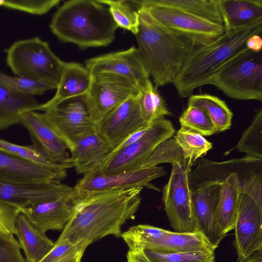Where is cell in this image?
Masks as SVG:
<instances>
[{"label":"cell","mask_w":262,"mask_h":262,"mask_svg":"<svg viewBox=\"0 0 262 262\" xmlns=\"http://www.w3.org/2000/svg\"><path fill=\"white\" fill-rule=\"evenodd\" d=\"M138 103L142 116L147 123H151L165 116L171 115L163 98L148 78L141 86Z\"/></svg>","instance_id":"obj_29"},{"label":"cell","mask_w":262,"mask_h":262,"mask_svg":"<svg viewBox=\"0 0 262 262\" xmlns=\"http://www.w3.org/2000/svg\"><path fill=\"white\" fill-rule=\"evenodd\" d=\"M89 245L84 240L76 242L67 239L56 241L52 249L39 262H81Z\"/></svg>","instance_id":"obj_37"},{"label":"cell","mask_w":262,"mask_h":262,"mask_svg":"<svg viewBox=\"0 0 262 262\" xmlns=\"http://www.w3.org/2000/svg\"><path fill=\"white\" fill-rule=\"evenodd\" d=\"M49 27L60 41L82 49L108 46L118 28L108 7L93 0L65 2L54 14Z\"/></svg>","instance_id":"obj_2"},{"label":"cell","mask_w":262,"mask_h":262,"mask_svg":"<svg viewBox=\"0 0 262 262\" xmlns=\"http://www.w3.org/2000/svg\"><path fill=\"white\" fill-rule=\"evenodd\" d=\"M151 123L142 116L138 95L129 97L105 116L96 125V131L112 152L130 135Z\"/></svg>","instance_id":"obj_14"},{"label":"cell","mask_w":262,"mask_h":262,"mask_svg":"<svg viewBox=\"0 0 262 262\" xmlns=\"http://www.w3.org/2000/svg\"><path fill=\"white\" fill-rule=\"evenodd\" d=\"M143 188L106 192L74 204L72 215L57 241L91 244L108 235L120 237L122 226L134 217L141 204Z\"/></svg>","instance_id":"obj_1"},{"label":"cell","mask_w":262,"mask_h":262,"mask_svg":"<svg viewBox=\"0 0 262 262\" xmlns=\"http://www.w3.org/2000/svg\"><path fill=\"white\" fill-rule=\"evenodd\" d=\"M175 133L172 123L162 118L152 122L137 141L112 151L88 173L109 174L139 169L152 151Z\"/></svg>","instance_id":"obj_8"},{"label":"cell","mask_w":262,"mask_h":262,"mask_svg":"<svg viewBox=\"0 0 262 262\" xmlns=\"http://www.w3.org/2000/svg\"><path fill=\"white\" fill-rule=\"evenodd\" d=\"M72 191V187L60 182L20 184L0 181V201L20 211L35 204L70 195Z\"/></svg>","instance_id":"obj_18"},{"label":"cell","mask_w":262,"mask_h":262,"mask_svg":"<svg viewBox=\"0 0 262 262\" xmlns=\"http://www.w3.org/2000/svg\"><path fill=\"white\" fill-rule=\"evenodd\" d=\"M173 138L182 149L184 158L193 162L212 147V143L203 136L184 126H181Z\"/></svg>","instance_id":"obj_33"},{"label":"cell","mask_w":262,"mask_h":262,"mask_svg":"<svg viewBox=\"0 0 262 262\" xmlns=\"http://www.w3.org/2000/svg\"><path fill=\"white\" fill-rule=\"evenodd\" d=\"M85 67L91 75L107 73L128 78L141 86L149 74L135 47L90 58Z\"/></svg>","instance_id":"obj_17"},{"label":"cell","mask_w":262,"mask_h":262,"mask_svg":"<svg viewBox=\"0 0 262 262\" xmlns=\"http://www.w3.org/2000/svg\"><path fill=\"white\" fill-rule=\"evenodd\" d=\"M15 235L24 252L26 262H39L52 249L55 243L23 213L15 221Z\"/></svg>","instance_id":"obj_24"},{"label":"cell","mask_w":262,"mask_h":262,"mask_svg":"<svg viewBox=\"0 0 262 262\" xmlns=\"http://www.w3.org/2000/svg\"><path fill=\"white\" fill-rule=\"evenodd\" d=\"M107 6L118 27L127 30L135 35L140 25L138 9L133 1L97 0Z\"/></svg>","instance_id":"obj_32"},{"label":"cell","mask_w":262,"mask_h":262,"mask_svg":"<svg viewBox=\"0 0 262 262\" xmlns=\"http://www.w3.org/2000/svg\"><path fill=\"white\" fill-rule=\"evenodd\" d=\"M193 163L190 159L172 163L169 181L163 187L165 211L170 226L177 232L195 231L189 182Z\"/></svg>","instance_id":"obj_10"},{"label":"cell","mask_w":262,"mask_h":262,"mask_svg":"<svg viewBox=\"0 0 262 262\" xmlns=\"http://www.w3.org/2000/svg\"><path fill=\"white\" fill-rule=\"evenodd\" d=\"M0 84L18 94L34 96L57 89V84L23 77H13L0 72Z\"/></svg>","instance_id":"obj_36"},{"label":"cell","mask_w":262,"mask_h":262,"mask_svg":"<svg viewBox=\"0 0 262 262\" xmlns=\"http://www.w3.org/2000/svg\"><path fill=\"white\" fill-rule=\"evenodd\" d=\"M237 261L262 251V174L254 172L241 180L239 203L235 225Z\"/></svg>","instance_id":"obj_5"},{"label":"cell","mask_w":262,"mask_h":262,"mask_svg":"<svg viewBox=\"0 0 262 262\" xmlns=\"http://www.w3.org/2000/svg\"><path fill=\"white\" fill-rule=\"evenodd\" d=\"M151 262H214V251L202 250L183 253H164L143 249Z\"/></svg>","instance_id":"obj_39"},{"label":"cell","mask_w":262,"mask_h":262,"mask_svg":"<svg viewBox=\"0 0 262 262\" xmlns=\"http://www.w3.org/2000/svg\"><path fill=\"white\" fill-rule=\"evenodd\" d=\"M67 169L34 164L0 149V181L20 184L60 182L67 177Z\"/></svg>","instance_id":"obj_19"},{"label":"cell","mask_w":262,"mask_h":262,"mask_svg":"<svg viewBox=\"0 0 262 262\" xmlns=\"http://www.w3.org/2000/svg\"><path fill=\"white\" fill-rule=\"evenodd\" d=\"M15 237L0 238V262H26Z\"/></svg>","instance_id":"obj_43"},{"label":"cell","mask_w":262,"mask_h":262,"mask_svg":"<svg viewBox=\"0 0 262 262\" xmlns=\"http://www.w3.org/2000/svg\"><path fill=\"white\" fill-rule=\"evenodd\" d=\"M86 95L66 99L42 111L69 150L80 139L96 130L88 108Z\"/></svg>","instance_id":"obj_13"},{"label":"cell","mask_w":262,"mask_h":262,"mask_svg":"<svg viewBox=\"0 0 262 262\" xmlns=\"http://www.w3.org/2000/svg\"><path fill=\"white\" fill-rule=\"evenodd\" d=\"M262 251L254 253L246 260L237 262H262Z\"/></svg>","instance_id":"obj_46"},{"label":"cell","mask_w":262,"mask_h":262,"mask_svg":"<svg viewBox=\"0 0 262 262\" xmlns=\"http://www.w3.org/2000/svg\"><path fill=\"white\" fill-rule=\"evenodd\" d=\"M236 148L247 156L262 160V109L256 113L249 126L242 133Z\"/></svg>","instance_id":"obj_34"},{"label":"cell","mask_w":262,"mask_h":262,"mask_svg":"<svg viewBox=\"0 0 262 262\" xmlns=\"http://www.w3.org/2000/svg\"><path fill=\"white\" fill-rule=\"evenodd\" d=\"M59 0H0V6L35 15H42L57 6Z\"/></svg>","instance_id":"obj_41"},{"label":"cell","mask_w":262,"mask_h":262,"mask_svg":"<svg viewBox=\"0 0 262 262\" xmlns=\"http://www.w3.org/2000/svg\"><path fill=\"white\" fill-rule=\"evenodd\" d=\"M216 248L200 232H169L152 250L164 253H183Z\"/></svg>","instance_id":"obj_27"},{"label":"cell","mask_w":262,"mask_h":262,"mask_svg":"<svg viewBox=\"0 0 262 262\" xmlns=\"http://www.w3.org/2000/svg\"><path fill=\"white\" fill-rule=\"evenodd\" d=\"M153 3L172 7L212 23L223 25L218 0H150Z\"/></svg>","instance_id":"obj_30"},{"label":"cell","mask_w":262,"mask_h":262,"mask_svg":"<svg viewBox=\"0 0 262 262\" xmlns=\"http://www.w3.org/2000/svg\"><path fill=\"white\" fill-rule=\"evenodd\" d=\"M92 75L85 67L74 62H64L61 74L54 97L38 111L55 105L66 99L85 95L89 89Z\"/></svg>","instance_id":"obj_22"},{"label":"cell","mask_w":262,"mask_h":262,"mask_svg":"<svg viewBox=\"0 0 262 262\" xmlns=\"http://www.w3.org/2000/svg\"><path fill=\"white\" fill-rule=\"evenodd\" d=\"M188 105L204 109L216 132L225 131L230 128L233 113L226 102L219 97L207 94L191 95L189 97Z\"/></svg>","instance_id":"obj_28"},{"label":"cell","mask_w":262,"mask_h":262,"mask_svg":"<svg viewBox=\"0 0 262 262\" xmlns=\"http://www.w3.org/2000/svg\"><path fill=\"white\" fill-rule=\"evenodd\" d=\"M210 84L233 99L261 101V52L244 49L219 70Z\"/></svg>","instance_id":"obj_6"},{"label":"cell","mask_w":262,"mask_h":262,"mask_svg":"<svg viewBox=\"0 0 262 262\" xmlns=\"http://www.w3.org/2000/svg\"><path fill=\"white\" fill-rule=\"evenodd\" d=\"M183 159H185L182 149L174 138H170L161 143L152 151L140 169L155 167L163 163L171 164Z\"/></svg>","instance_id":"obj_40"},{"label":"cell","mask_w":262,"mask_h":262,"mask_svg":"<svg viewBox=\"0 0 262 262\" xmlns=\"http://www.w3.org/2000/svg\"><path fill=\"white\" fill-rule=\"evenodd\" d=\"M19 124L27 129L37 149L56 162L72 165L67 143L53 129L43 113L26 112L21 115Z\"/></svg>","instance_id":"obj_16"},{"label":"cell","mask_w":262,"mask_h":262,"mask_svg":"<svg viewBox=\"0 0 262 262\" xmlns=\"http://www.w3.org/2000/svg\"><path fill=\"white\" fill-rule=\"evenodd\" d=\"M141 85L112 73L92 75L85 99L91 119L97 125L105 116L130 97L138 96Z\"/></svg>","instance_id":"obj_11"},{"label":"cell","mask_w":262,"mask_h":262,"mask_svg":"<svg viewBox=\"0 0 262 262\" xmlns=\"http://www.w3.org/2000/svg\"><path fill=\"white\" fill-rule=\"evenodd\" d=\"M134 2L138 9L146 12L155 22L197 46L208 45L225 32L223 25L182 10L157 5L150 0Z\"/></svg>","instance_id":"obj_9"},{"label":"cell","mask_w":262,"mask_h":262,"mask_svg":"<svg viewBox=\"0 0 262 262\" xmlns=\"http://www.w3.org/2000/svg\"><path fill=\"white\" fill-rule=\"evenodd\" d=\"M20 212L17 207L0 201V238L14 237L15 221Z\"/></svg>","instance_id":"obj_42"},{"label":"cell","mask_w":262,"mask_h":262,"mask_svg":"<svg viewBox=\"0 0 262 262\" xmlns=\"http://www.w3.org/2000/svg\"><path fill=\"white\" fill-rule=\"evenodd\" d=\"M262 20L225 32L215 41L196 46L187 57L173 84L181 98L192 95L197 88L210 84L219 70L232 57L246 48L247 39L261 34Z\"/></svg>","instance_id":"obj_3"},{"label":"cell","mask_w":262,"mask_h":262,"mask_svg":"<svg viewBox=\"0 0 262 262\" xmlns=\"http://www.w3.org/2000/svg\"><path fill=\"white\" fill-rule=\"evenodd\" d=\"M69 150L73 167L78 174H83L93 170L111 153L108 145L96 130L80 139Z\"/></svg>","instance_id":"obj_23"},{"label":"cell","mask_w":262,"mask_h":262,"mask_svg":"<svg viewBox=\"0 0 262 262\" xmlns=\"http://www.w3.org/2000/svg\"><path fill=\"white\" fill-rule=\"evenodd\" d=\"M181 126L192 129L202 136L216 133L208 114L202 107L188 105L179 118Z\"/></svg>","instance_id":"obj_38"},{"label":"cell","mask_w":262,"mask_h":262,"mask_svg":"<svg viewBox=\"0 0 262 262\" xmlns=\"http://www.w3.org/2000/svg\"><path fill=\"white\" fill-rule=\"evenodd\" d=\"M166 173L163 167L157 166L120 173H86L72 188L70 197L75 204L106 192L144 187Z\"/></svg>","instance_id":"obj_12"},{"label":"cell","mask_w":262,"mask_h":262,"mask_svg":"<svg viewBox=\"0 0 262 262\" xmlns=\"http://www.w3.org/2000/svg\"><path fill=\"white\" fill-rule=\"evenodd\" d=\"M126 257L127 262H151L142 249L129 250Z\"/></svg>","instance_id":"obj_44"},{"label":"cell","mask_w":262,"mask_h":262,"mask_svg":"<svg viewBox=\"0 0 262 262\" xmlns=\"http://www.w3.org/2000/svg\"><path fill=\"white\" fill-rule=\"evenodd\" d=\"M225 32L262 20V0H218Z\"/></svg>","instance_id":"obj_25"},{"label":"cell","mask_w":262,"mask_h":262,"mask_svg":"<svg viewBox=\"0 0 262 262\" xmlns=\"http://www.w3.org/2000/svg\"><path fill=\"white\" fill-rule=\"evenodd\" d=\"M241 180L238 173L231 172L221 181L215 224L219 234L223 238L235 227L239 207Z\"/></svg>","instance_id":"obj_21"},{"label":"cell","mask_w":262,"mask_h":262,"mask_svg":"<svg viewBox=\"0 0 262 262\" xmlns=\"http://www.w3.org/2000/svg\"><path fill=\"white\" fill-rule=\"evenodd\" d=\"M138 12L140 25L135 35L138 54L156 87L172 83L197 45L158 24L142 10Z\"/></svg>","instance_id":"obj_4"},{"label":"cell","mask_w":262,"mask_h":262,"mask_svg":"<svg viewBox=\"0 0 262 262\" xmlns=\"http://www.w3.org/2000/svg\"><path fill=\"white\" fill-rule=\"evenodd\" d=\"M40 104L34 97L15 93L0 84V129L19 124L22 114L38 111Z\"/></svg>","instance_id":"obj_26"},{"label":"cell","mask_w":262,"mask_h":262,"mask_svg":"<svg viewBox=\"0 0 262 262\" xmlns=\"http://www.w3.org/2000/svg\"><path fill=\"white\" fill-rule=\"evenodd\" d=\"M71 195L35 204L22 209L24 213L42 231L63 230L74 210Z\"/></svg>","instance_id":"obj_20"},{"label":"cell","mask_w":262,"mask_h":262,"mask_svg":"<svg viewBox=\"0 0 262 262\" xmlns=\"http://www.w3.org/2000/svg\"><path fill=\"white\" fill-rule=\"evenodd\" d=\"M6 63L17 76L58 85L64 61L38 37L14 42L6 50Z\"/></svg>","instance_id":"obj_7"},{"label":"cell","mask_w":262,"mask_h":262,"mask_svg":"<svg viewBox=\"0 0 262 262\" xmlns=\"http://www.w3.org/2000/svg\"><path fill=\"white\" fill-rule=\"evenodd\" d=\"M221 181L203 182L191 189L194 226L216 249L223 237L217 232L215 215Z\"/></svg>","instance_id":"obj_15"},{"label":"cell","mask_w":262,"mask_h":262,"mask_svg":"<svg viewBox=\"0 0 262 262\" xmlns=\"http://www.w3.org/2000/svg\"><path fill=\"white\" fill-rule=\"evenodd\" d=\"M169 230L148 225L130 227L122 232L120 236L126 243L129 250H154Z\"/></svg>","instance_id":"obj_31"},{"label":"cell","mask_w":262,"mask_h":262,"mask_svg":"<svg viewBox=\"0 0 262 262\" xmlns=\"http://www.w3.org/2000/svg\"><path fill=\"white\" fill-rule=\"evenodd\" d=\"M0 149L26 161L52 169H68L73 167L71 164L54 161L33 145H19L0 138Z\"/></svg>","instance_id":"obj_35"},{"label":"cell","mask_w":262,"mask_h":262,"mask_svg":"<svg viewBox=\"0 0 262 262\" xmlns=\"http://www.w3.org/2000/svg\"><path fill=\"white\" fill-rule=\"evenodd\" d=\"M246 48L254 52H261L262 38L261 34H255L249 37L245 43Z\"/></svg>","instance_id":"obj_45"}]
</instances>
